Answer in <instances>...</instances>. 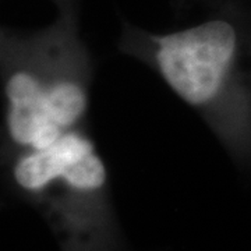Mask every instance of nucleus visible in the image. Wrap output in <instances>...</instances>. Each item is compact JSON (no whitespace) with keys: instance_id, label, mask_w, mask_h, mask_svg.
Returning <instances> with one entry per match:
<instances>
[{"instance_id":"1","label":"nucleus","mask_w":251,"mask_h":251,"mask_svg":"<svg viewBox=\"0 0 251 251\" xmlns=\"http://www.w3.org/2000/svg\"><path fill=\"white\" fill-rule=\"evenodd\" d=\"M130 41L177 97L219 115L233 152L251 163V25L226 10L168 34L135 31Z\"/></svg>"},{"instance_id":"2","label":"nucleus","mask_w":251,"mask_h":251,"mask_svg":"<svg viewBox=\"0 0 251 251\" xmlns=\"http://www.w3.org/2000/svg\"><path fill=\"white\" fill-rule=\"evenodd\" d=\"M62 17L35 36L3 44L4 128L14 152L42 150L84 127L90 106V72L75 35L72 1Z\"/></svg>"},{"instance_id":"4","label":"nucleus","mask_w":251,"mask_h":251,"mask_svg":"<svg viewBox=\"0 0 251 251\" xmlns=\"http://www.w3.org/2000/svg\"><path fill=\"white\" fill-rule=\"evenodd\" d=\"M57 3H60V1H69V0H56Z\"/></svg>"},{"instance_id":"3","label":"nucleus","mask_w":251,"mask_h":251,"mask_svg":"<svg viewBox=\"0 0 251 251\" xmlns=\"http://www.w3.org/2000/svg\"><path fill=\"white\" fill-rule=\"evenodd\" d=\"M11 177L29 194L66 193L95 194L108 181L106 165L84 127L73 128L42 150L14 152Z\"/></svg>"}]
</instances>
